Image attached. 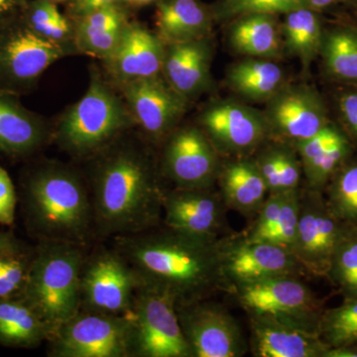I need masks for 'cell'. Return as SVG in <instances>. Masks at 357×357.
<instances>
[{
  "instance_id": "1",
  "label": "cell",
  "mask_w": 357,
  "mask_h": 357,
  "mask_svg": "<svg viewBox=\"0 0 357 357\" xmlns=\"http://www.w3.org/2000/svg\"><path fill=\"white\" fill-rule=\"evenodd\" d=\"M132 130L88 159L93 229L102 237L137 234L159 225L163 217L159 168Z\"/></svg>"
},
{
  "instance_id": "2",
  "label": "cell",
  "mask_w": 357,
  "mask_h": 357,
  "mask_svg": "<svg viewBox=\"0 0 357 357\" xmlns=\"http://www.w3.org/2000/svg\"><path fill=\"white\" fill-rule=\"evenodd\" d=\"M114 241L141 285L169 294L176 304L208 299L218 291L229 293L220 238H198L156 225Z\"/></svg>"
},
{
  "instance_id": "3",
  "label": "cell",
  "mask_w": 357,
  "mask_h": 357,
  "mask_svg": "<svg viewBox=\"0 0 357 357\" xmlns=\"http://www.w3.org/2000/svg\"><path fill=\"white\" fill-rule=\"evenodd\" d=\"M27 194L42 241L86 245L95 234L93 206L88 181L77 169L45 162L30 177Z\"/></svg>"
},
{
  "instance_id": "4",
  "label": "cell",
  "mask_w": 357,
  "mask_h": 357,
  "mask_svg": "<svg viewBox=\"0 0 357 357\" xmlns=\"http://www.w3.org/2000/svg\"><path fill=\"white\" fill-rule=\"evenodd\" d=\"M135 128L119 89L93 67L86 93L59 117L53 140L73 158L88 160Z\"/></svg>"
},
{
  "instance_id": "5",
  "label": "cell",
  "mask_w": 357,
  "mask_h": 357,
  "mask_svg": "<svg viewBox=\"0 0 357 357\" xmlns=\"http://www.w3.org/2000/svg\"><path fill=\"white\" fill-rule=\"evenodd\" d=\"M84 250L79 244L44 241L29 266L23 297L48 326L51 338L81 310Z\"/></svg>"
},
{
  "instance_id": "6",
  "label": "cell",
  "mask_w": 357,
  "mask_h": 357,
  "mask_svg": "<svg viewBox=\"0 0 357 357\" xmlns=\"http://www.w3.org/2000/svg\"><path fill=\"white\" fill-rule=\"evenodd\" d=\"M229 293L248 316L266 317L319 335L325 307L301 277H273L234 284Z\"/></svg>"
},
{
  "instance_id": "7",
  "label": "cell",
  "mask_w": 357,
  "mask_h": 357,
  "mask_svg": "<svg viewBox=\"0 0 357 357\" xmlns=\"http://www.w3.org/2000/svg\"><path fill=\"white\" fill-rule=\"evenodd\" d=\"M128 316L130 357H192L172 296L140 285Z\"/></svg>"
},
{
  "instance_id": "8",
  "label": "cell",
  "mask_w": 357,
  "mask_h": 357,
  "mask_svg": "<svg viewBox=\"0 0 357 357\" xmlns=\"http://www.w3.org/2000/svg\"><path fill=\"white\" fill-rule=\"evenodd\" d=\"M75 55L40 36L21 18L0 30V91L17 96L28 93L52 64Z\"/></svg>"
},
{
  "instance_id": "9",
  "label": "cell",
  "mask_w": 357,
  "mask_h": 357,
  "mask_svg": "<svg viewBox=\"0 0 357 357\" xmlns=\"http://www.w3.org/2000/svg\"><path fill=\"white\" fill-rule=\"evenodd\" d=\"M49 342L53 357H130V321L128 314L79 310Z\"/></svg>"
},
{
  "instance_id": "10",
  "label": "cell",
  "mask_w": 357,
  "mask_h": 357,
  "mask_svg": "<svg viewBox=\"0 0 357 357\" xmlns=\"http://www.w3.org/2000/svg\"><path fill=\"white\" fill-rule=\"evenodd\" d=\"M349 225L331 211L323 192L301 189L299 222L292 252L307 276L326 278L335 249Z\"/></svg>"
},
{
  "instance_id": "11",
  "label": "cell",
  "mask_w": 357,
  "mask_h": 357,
  "mask_svg": "<svg viewBox=\"0 0 357 357\" xmlns=\"http://www.w3.org/2000/svg\"><path fill=\"white\" fill-rule=\"evenodd\" d=\"M140 285L132 267L116 249H98L84 262L81 310L128 314Z\"/></svg>"
},
{
  "instance_id": "12",
  "label": "cell",
  "mask_w": 357,
  "mask_h": 357,
  "mask_svg": "<svg viewBox=\"0 0 357 357\" xmlns=\"http://www.w3.org/2000/svg\"><path fill=\"white\" fill-rule=\"evenodd\" d=\"M176 310L192 357H241L248 344L236 318L208 299L178 303Z\"/></svg>"
},
{
  "instance_id": "13",
  "label": "cell",
  "mask_w": 357,
  "mask_h": 357,
  "mask_svg": "<svg viewBox=\"0 0 357 357\" xmlns=\"http://www.w3.org/2000/svg\"><path fill=\"white\" fill-rule=\"evenodd\" d=\"M162 175L178 189H210L222 160L199 126H178L163 142Z\"/></svg>"
},
{
  "instance_id": "14",
  "label": "cell",
  "mask_w": 357,
  "mask_h": 357,
  "mask_svg": "<svg viewBox=\"0 0 357 357\" xmlns=\"http://www.w3.org/2000/svg\"><path fill=\"white\" fill-rule=\"evenodd\" d=\"M204 131L220 156H252L269 139L264 114L234 100L211 103L199 117Z\"/></svg>"
},
{
  "instance_id": "15",
  "label": "cell",
  "mask_w": 357,
  "mask_h": 357,
  "mask_svg": "<svg viewBox=\"0 0 357 357\" xmlns=\"http://www.w3.org/2000/svg\"><path fill=\"white\" fill-rule=\"evenodd\" d=\"M128 107L136 128L150 142L163 143L178 128L190 102L162 77H147L116 88Z\"/></svg>"
},
{
  "instance_id": "16",
  "label": "cell",
  "mask_w": 357,
  "mask_h": 357,
  "mask_svg": "<svg viewBox=\"0 0 357 357\" xmlns=\"http://www.w3.org/2000/svg\"><path fill=\"white\" fill-rule=\"evenodd\" d=\"M220 246L229 290L234 284L273 277L307 276L292 251L276 244L249 241L241 234H229L220 238Z\"/></svg>"
},
{
  "instance_id": "17",
  "label": "cell",
  "mask_w": 357,
  "mask_h": 357,
  "mask_svg": "<svg viewBox=\"0 0 357 357\" xmlns=\"http://www.w3.org/2000/svg\"><path fill=\"white\" fill-rule=\"evenodd\" d=\"M266 103L269 139L276 142L295 147L330 123L321 96L306 84H285Z\"/></svg>"
},
{
  "instance_id": "18",
  "label": "cell",
  "mask_w": 357,
  "mask_h": 357,
  "mask_svg": "<svg viewBox=\"0 0 357 357\" xmlns=\"http://www.w3.org/2000/svg\"><path fill=\"white\" fill-rule=\"evenodd\" d=\"M227 211L220 192L210 189L165 191L163 225L169 229L198 238L217 241L227 227Z\"/></svg>"
},
{
  "instance_id": "19",
  "label": "cell",
  "mask_w": 357,
  "mask_h": 357,
  "mask_svg": "<svg viewBox=\"0 0 357 357\" xmlns=\"http://www.w3.org/2000/svg\"><path fill=\"white\" fill-rule=\"evenodd\" d=\"M165 44L157 33L129 21L114 53L102 61L105 77L115 88L161 75Z\"/></svg>"
},
{
  "instance_id": "20",
  "label": "cell",
  "mask_w": 357,
  "mask_h": 357,
  "mask_svg": "<svg viewBox=\"0 0 357 357\" xmlns=\"http://www.w3.org/2000/svg\"><path fill=\"white\" fill-rule=\"evenodd\" d=\"M213 54L211 37L167 44L162 77L176 93L191 102L210 86Z\"/></svg>"
},
{
  "instance_id": "21",
  "label": "cell",
  "mask_w": 357,
  "mask_h": 357,
  "mask_svg": "<svg viewBox=\"0 0 357 357\" xmlns=\"http://www.w3.org/2000/svg\"><path fill=\"white\" fill-rule=\"evenodd\" d=\"M255 357H324L328 347L319 335L266 317L248 316Z\"/></svg>"
},
{
  "instance_id": "22",
  "label": "cell",
  "mask_w": 357,
  "mask_h": 357,
  "mask_svg": "<svg viewBox=\"0 0 357 357\" xmlns=\"http://www.w3.org/2000/svg\"><path fill=\"white\" fill-rule=\"evenodd\" d=\"M17 98L0 91V152L23 156L53 139V128L41 115L25 109Z\"/></svg>"
},
{
  "instance_id": "23",
  "label": "cell",
  "mask_w": 357,
  "mask_h": 357,
  "mask_svg": "<svg viewBox=\"0 0 357 357\" xmlns=\"http://www.w3.org/2000/svg\"><path fill=\"white\" fill-rule=\"evenodd\" d=\"M217 183L227 210L253 218L268 196L267 185L253 156L234 157L222 163Z\"/></svg>"
},
{
  "instance_id": "24",
  "label": "cell",
  "mask_w": 357,
  "mask_h": 357,
  "mask_svg": "<svg viewBox=\"0 0 357 357\" xmlns=\"http://www.w3.org/2000/svg\"><path fill=\"white\" fill-rule=\"evenodd\" d=\"M215 23L211 6L199 0L156 2V33L165 45L211 37Z\"/></svg>"
},
{
  "instance_id": "25",
  "label": "cell",
  "mask_w": 357,
  "mask_h": 357,
  "mask_svg": "<svg viewBox=\"0 0 357 357\" xmlns=\"http://www.w3.org/2000/svg\"><path fill=\"white\" fill-rule=\"evenodd\" d=\"M130 18V7L114 6L100 9L76 20L75 44L79 55L100 59L109 58L119 41Z\"/></svg>"
},
{
  "instance_id": "26",
  "label": "cell",
  "mask_w": 357,
  "mask_h": 357,
  "mask_svg": "<svg viewBox=\"0 0 357 357\" xmlns=\"http://www.w3.org/2000/svg\"><path fill=\"white\" fill-rule=\"evenodd\" d=\"M229 41L234 51L250 58L280 57L281 22L273 14H248L230 21Z\"/></svg>"
},
{
  "instance_id": "27",
  "label": "cell",
  "mask_w": 357,
  "mask_h": 357,
  "mask_svg": "<svg viewBox=\"0 0 357 357\" xmlns=\"http://www.w3.org/2000/svg\"><path fill=\"white\" fill-rule=\"evenodd\" d=\"M227 82L237 95L257 102H268L286 84L280 66L261 58L246 59L232 65Z\"/></svg>"
},
{
  "instance_id": "28",
  "label": "cell",
  "mask_w": 357,
  "mask_h": 357,
  "mask_svg": "<svg viewBox=\"0 0 357 357\" xmlns=\"http://www.w3.org/2000/svg\"><path fill=\"white\" fill-rule=\"evenodd\" d=\"M48 326L34 307L23 299H0V342L13 347H36L50 340Z\"/></svg>"
},
{
  "instance_id": "29",
  "label": "cell",
  "mask_w": 357,
  "mask_h": 357,
  "mask_svg": "<svg viewBox=\"0 0 357 357\" xmlns=\"http://www.w3.org/2000/svg\"><path fill=\"white\" fill-rule=\"evenodd\" d=\"M283 16L281 30L284 50L299 59L307 69L321 52L325 31L321 13L310 7H301Z\"/></svg>"
},
{
  "instance_id": "30",
  "label": "cell",
  "mask_w": 357,
  "mask_h": 357,
  "mask_svg": "<svg viewBox=\"0 0 357 357\" xmlns=\"http://www.w3.org/2000/svg\"><path fill=\"white\" fill-rule=\"evenodd\" d=\"M319 55L326 74L357 86V26L340 24L324 31Z\"/></svg>"
},
{
  "instance_id": "31",
  "label": "cell",
  "mask_w": 357,
  "mask_h": 357,
  "mask_svg": "<svg viewBox=\"0 0 357 357\" xmlns=\"http://www.w3.org/2000/svg\"><path fill=\"white\" fill-rule=\"evenodd\" d=\"M23 20L43 38L74 51L79 55L74 39L72 21L60 13L58 4L51 0H29Z\"/></svg>"
},
{
  "instance_id": "32",
  "label": "cell",
  "mask_w": 357,
  "mask_h": 357,
  "mask_svg": "<svg viewBox=\"0 0 357 357\" xmlns=\"http://www.w3.org/2000/svg\"><path fill=\"white\" fill-rule=\"evenodd\" d=\"M323 194L328 208L340 220L357 225V162L347 161L331 178Z\"/></svg>"
},
{
  "instance_id": "33",
  "label": "cell",
  "mask_w": 357,
  "mask_h": 357,
  "mask_svg": "<svg viewBox=\"0 0 357 357\" xmlns=\"http://www.w3.org/2000/svg\"><path fill=\"white\" fill-rule=\"evenodd\" d=\"M319 337L328 347H357V296L324 311Z\"/></svg>"
},
{
  "instance_id": "34",
  "label": "cell",
  "mask_w": 357,
  "mask_h": 357,
  "mask_svg": "<svg viewBox=\"0 0 357 357\" xmlns=\"http://www.w3.org/2000/svg\"><path fill=\"white\" fill-rule=\"evenodd\" d=\"M326 278L347 298L357 296V225H349L338 243Z\"/></svg>"
},
{
  "instance_id": "35",
  "label": "cell",
  "mask_w": 357,
  "mask_h": 357,
  "mask_svg": "<svg viewBox=\"0 0 357 357\" xmlns=\"http://www.w3.org/2000/svg\"><path fill=\"white\" fill-rule=\"evenodd\" d=\"M307 7L305 0H217L211 4L215 22L230 21L248 14H284Z\"/></svg>"
},
{
  "instance_id": "36",
  "label": "cell",
  "mask_w": 357,
  "mask_h": 357,
  "mask_svg": "<svg viewBox=\"0 0 357 357\" xmlns=\"http://www.w3.org/2000/svg\"><path fill=\"white\" fill-rule=\"evenodd\" d=\"M351 152V141L344 134L333 146L303 168L307 189L324 192L333 175L349 161Z\"/></svg>"
},
{
  "instance_id": "37",
  "label": "cell",
  "mask_w": 357,
  "mask_h": 357,
  "mask_svg": "<svg viewBox=\"0 0 357 357\" xmlns=\"http://www.w3.org/2000/svg\"><path fill=\"white\" fill-rule=\"evenodd\" d=\"M300 199L301 188L286 192L276 222L263 243L276 244L288 250H293L299 222Z\"/></svg>"
},
{
  "instance_id": "38",
  "label": "cell",
  "mask_w": 357,
  "mask_h": 357,
  "mask_svg": "<svg viewBox=\"0 0 357 357\" xmlns=\"http://www.w3.org/2000/svg\"><path fill=\"white\" fill-rule=\"evenodd\" d=\"M29 267L14 255L0 256V299L24 291Z\"/></svg>"
},
{
  "instance_id": "39",
  "label": "cell",
  "mask_w": 357,
  "mask_h": 357,
  "mask_svg": "<svg viewBox=\"0 0 357 357\" xmlns=\"http://www.w3.org/2000/svg\"><path fill=\"white\" fill-rule=\"evenodd\" d=\"M337 107L345 135L357 143V91H347L340 95Z\"/></svg>"
},
{
  "instance_id": "40",
  "label": "cell",
  "mask_w": 357,
  "mask_h": 357,
  "mask_svg": "<svg viewBox=\"0 0 357 357\" xmlns=\"http://www.w3.org/2000/svg\"><path fill=\"white\" fill-rule=\"evenodd\" d=\"M131 7L128 0H69L66 3V16L76 20L84 15L107 7Z\"/></svg>"
},
{
  "instance_id": "41",
  "label": "cell",
  "mask_w": 357,
  "mask_h": 357,
  "mask_svg": "<svg viewBox=\"0 0 357 357\" xmlns=\"http://www.w3.org/2000/svg\"><path fill=\"white\" fill-rule=\"evenodd\" d=\"M16 195L13 181L0 167V223L9 225L15 215Z\"/></svg>"
},
{
  "instance_id": "42",
  "label": "cell",
  "mask_w": 357,
  "mask_h": 357,
  "mask_svg": "<svg viewBox=\"0 0 357 357\" xmlns=\"http://www.w3.org/2000/svg\"><path fill=\"white\" fill-rule=\"evenodd\" d=\"M29 0H0V30L21 20Z\"/></svg>"
},
{
  "instance_id": "43",
  "label": "cell",
  "mask_w": 357,
  "mask_h": 357,
  "mask_svg": "<svg viewBox=\"0 0 357 357\" xmlns=\"http://www.w3.org/2000/svg\"><path fill=\"white\" fill-rule=\"evenodd\" d=\"M307 6L321 13L335 8L351 9L357 13V0H305Z\"/></svg>"
},
{
  "instance_id": "44",
  "label": "cell",
  "mask_w": 357,
  "mask_h": 357,
  "mask_svg": "<svg viewBox=\"0 0 357 357\" xmlns=\"http://www.w3.org/2000/svg\"><path fill=\"white\" fill-rule=\"evenodd\" d=\"M324 357H357V347H328Z\"/></svg>"
},
{
  "instance_id": "45",
  "label": "cell",
  "mask_w": 357,
  "mask_h": 357,
  "mask_svg": "<svg viewBox=\"0 0 357 357\" xmlns=\"http://www.w3.org/2000/svg\"><path fill=\"white\" fill-rule=\"evenodd\" d=\"M14 244L8 237L0 234V256L14 255Z\"/></svg>"
},
{
  "instance_id": "46",
  "label": "cell",
  "mask_w": 357,
  "mask_h": 357,
  "mask_svg": "<svg viewBox=\"0 0 357 357\" xmlns=\"http://www.w3.org/2000/svg\"><path fill=\"white\" fill-rule=\"evenodd\" d=\"M157 1H158V0H128L129 6L131 7L145 6Z\"/></svg>"
},
{
  "instance_id": "47",
  "label": "cell",
  "mask_w": 357,
  "mask_h": 357,
  "mask_svg": "<svg viewBox=\"0 0 357 357\" xmlns=\"http://www.w3.org/2000/svg\"><path fill=\"white\" fill-rule=\"evenodd\" d=\"M51 1L55 2L56 4L67 3L69 0H51Z\"/></svg>"
}]
</instances>
